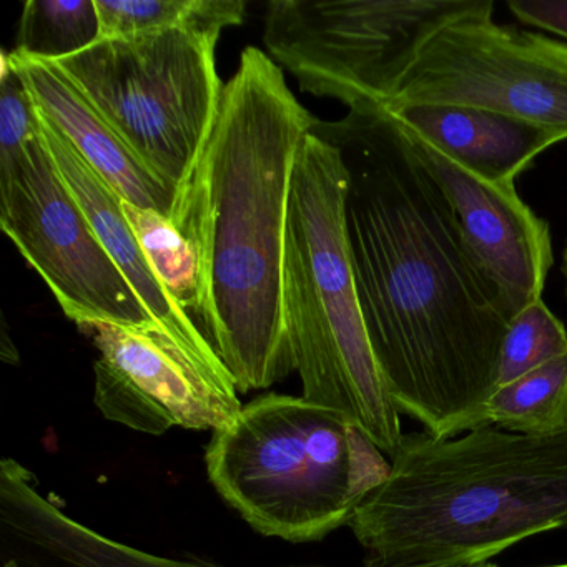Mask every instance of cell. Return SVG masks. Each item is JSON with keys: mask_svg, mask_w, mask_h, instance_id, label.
Instances as JSON below:
<instances>
[{"mask_svg": "<svg viewBox=\"0 0 567 567\" xmlns=\"http://www.w3.org/2000/svg\"><path fill=\"white\" fill-rule=\"evenodd\" d=\"M311 134L347 172L358 300L394 406L434 437L484 427L511 320L450 198L384 107L317 118Z\"/></svg>", "mask_w": 567, "mask_h": 567, "instance_id": "obj_1", "label": "cell"}, {"mask_svg": "<svg viewBox=\"0 0 567 567\" xmlns=\"http://www.w3.org/2000/svg\"><path fill=\"white\" fill-rule=\"evenodd\" d=\"M315 122L284 69L260 49H245L172 212L197 258L202 333L238 393L297 371L285 313V238L298 151Z\"/></svg>", "mask_w": 567, "mask_h": 567, "instance_id": "obj_2", "label": "cell"}, {"mask_svg": "<svg viewBox=\"0 0 567 567\" xmlns=\"http://www.w3.org/2000/svg\"><path fill=\"white\" fill-rule=\"evenodd\" d=\"M391 460L348 524L367 567H481L567 527V430L404 436Z\"/></svg>", "mask_w": 567, "mask_h": 567, "instance_id": "obj_3", "label": "cell"}, {"mask_svg": "<svg viewBox=\"0 0 567 567\" xmlns=\"http://www.w3.org/2000/svg\"><path fill=\"white\" fill-rule=\"evenodd\" d=\"M347 172L333 145L301 141L285 238V313L303 398L343 414L381 453L403 443L400 411L374 360L344 225Z\"/></svg>", "mask_w": 567, "mask_h": 567, "instance_id": "obj_4", "label": "cell"}, {"mask_svg": "<svg viewBox=\"0 0 567 567\" xmlns=\"http://www.w3.org/2000/svg\"><path fill=\"white\" fill-rule=\"evenodd\" d=\"M208 480L255 530L288 543L320 540L350 524L391 471L343 414L303 396L267 393L215 431Z\"/></svg>", "mask_w": 567, "mask_h": 567, "instance_id": "obj_5", "label": "cell"}, {"mask_svg": "<svg viewBox=\"0 0 567 567\" xmlns=\"http://www.w3.org/2000/svg\"><path fill=\"white\" fill-rule=\"evenodd\" d=\"M218 39L187 29L101 39L52 62L158 177L187 185L224 99Z\"/></svg>", "mask_w": 567, "mask_h": 567, "instance_id": "obj_6", "label": "cell"}, {"mask_svg": "<svg viewBox=\"0 0 567 567\" xmlns=\"http://www.w3.org/2000/svg\"><path fill=\"white\" fill-rule=\"evenodd\" d=\"M481 0H271L264 42L301 92L386 109L426 39Z\"/></svg>", "mask_w": 567, "mask_h": 567, "instance_id": "obj_7", "label": "cell"}, {"mask_svg": "<svg viewBox=\"0 0 567 567\" xmlns=\"http://www.w3.org/2000/svg\"><path fill=\"white\" fill-rule=\"evenodd\" d=\"M493 11V0H481L433 32L386 109H483L567 141V45L496 24Z\"/></svg>", "mask_w": 567, "mask_h": 567, "instance_id": "obj_8", "label": "cell"}, {"mask_svg": "<svg viewBox=\"0 0 567 567\" xmlns=\"http://www.w3.org/2000/svg\"><path fill=\"white\" fill-rule=\"evenodd\" d=\"M0 225L78 327L161 330L69 190L42 128L24 154L0 167Z\"/></svg>", "mask_w": 567, "mask_h": 567, "instance_id": "obj_9", "label": "cell"}, {"mask_svg": "<svg viewBox=\"0 0 567 567\" xmlns=\"http://www.w3.org/2000/svg\"><path fill=\"white\" fill-rule=\"evenodd\" d=\"M79 330L101 353L94 364V400L107 420L161 436L174 426L215 433L241 413L227 368L198 360L164 331L111 323Z\"/></svg>", "mask_w": 567, "mask_h": 567, "instance_id": "obj_10", "label": "cell"}, {"mask_svg": "<svg viewBox=\"0 0 567 567\" xmlns=\"http://www.w3.org/2000/svg\"><path fill=\"white\" fill-rule=\"evenodd\" d=\"M403 131L450 198L467 247L501 295L509 320L543 300L554 261L549 225L520 200L514 185L480 181L423 138Z\"/></svg>", "mask_w": 567, "mask_h": 567, "instance_id": "obj_11", "label": "cell"}, {"mask_svg": "<svg viewBox=\"0 0 567 567\" xmlns=\"http://www.w3.org/2000/svg\"><path fill=\"white\" fill-rule=\"evenodd\" d=\"M0 567H214L115 543L42 496L34 473L0 463Z\"/></svg>", "mask_w": 567, "mask_h": 567, "instance_id": "obj_12", "label": "cell"}, {"mask_svg": "<svg viewBox=\"0 0 567 567\" xmlns=\"http://www.w3.org/2000/svg\"><path fill=\"white\" fill-rule=\"evenodd\" d=\"M6 55L28 85L38 111L71 142L122 200L172 217L181 188L147 167L58 65L24 58L16 51Z\"/></svg>", "mask_w": 567, "mask_h": 567, "instance_id": "obj_13", "label": "cell"}, {"mask_svg": "<svg viewBox=\"0 0 567 567\" xmlns=\"http://www.w3.org/2000/svg\"><path fill=\"white\" fill-rule=\"evenodd\" d=\"M39 112V111H38ZM42 135L49 152L68 184L69 190L81 205L94 227L99 240L107 250L115 267L124 275L152 320L175 343L181 344L198 360L212 364H224L210 341L204 337L197 324L177 307L158 280L142 250L131 224L122 210V198L114 188L82 158L71 142L39 112ZM225 367V364H224Z\"/></svg>", "mask_w": 567, "mask_h": 567, "instance_id": "obj_14", "label": "cell"}, {"mask_svg": "<svg viewBox=\"0 0 567 567\" xmlns=\"http://www.w3.org/2000/svg\"><path fill=\"white\" fill-rule=\"evenodd\" d=\"M386 111L401 127L487 184L514 185L537 155L566 141L549 128L483 109L401 105Z\"/></svg>", "mask_w": 567, "mask_h": 567, "instance_id": "obj_15", "label": "cell"}, {"mask_svg": "<svg viewBox=\"0 0 567 567\" xmlns=\"http://www.w3.org/2000/svg\"><path fill=\"white\" fill-rule=\"evenodd\" d=\"M101 39L187 29L220 39L225 28L240 25L247 16L245 0H95Z\"/></svg>", "mask_w": 567, "mask_h": 567, "instance_id": "obj_16", "label": "cell"}, {"mask_svg": "<svg viewBox=\"0 0 567 567\" xmlns=\"http://www.w3.org/2000/svg\"><path fill=\"white\" fill-rule=\"evenodd\" d=\"M484 426L527 436L567 430V353L496 388L484 411Z\"/></svg>", "mask_w": 567, "mask_h": 567, "instance_id": "obj_17", "label": "cell"}, {"mask_svg": "<svg viewBox=\"0 0 567 567\" xmlns=\"http://www.w3.org/2000/svg\"><path fill=\"white\" fill-rule=\"evenodd\" d=\"M101 41L95 0H29L14 51L34 61L59 62Z\"/></svg>", "mask_w": 567, "mask_h": 567, "instance_id": "obj_18", "label": "cell"}, {"mask_svg": "<svg viewBox=\"0 0 567 567\" xmlns=\"http://www.w3.org/2000/svg\"><path fill=\"white\" fill-rule=\"evenodd\" d=\"M122 210L147 255L152 270L172 300L202 331L200 278L190 244L177 230L174 221L158 212L144 210L124 200Z\"/></svg>", "mask_w": 567, "mask_h": 567, "instance_id": "obj_19", "label": "cell"}, {"mask_svg": "<svg viewBox=\"0 0 567 567\" xmlns=\"http://www.w3.org/2000/svg\"><path fill=\"white\" fill-rule=\"evenodd\" d=\"M567 353V331L543 300L511 320L501 350L496 388Z\"/></svg>", "mask_w": 567, "mask_h": 567, "instance_id": "obj_20", "label": "cell"}, {"mask_svg": "<svg viewBox=\"0 0 567 567\" xmlns=\"http://www.w3.org/2000/svg\"><path fill=\"white\" fill-rule=\"evenodd\" d=\"M41 135V118L28 85L8 55L0 81V167L12 164Z\"/></svg>", "mask_w": 567, "mask_h": 567, "instance_id": "obj_21", "label": "cell"}, {"mask_svg": "<svg viewBox=\"0 0 567 567\" xmlns=\"http://www.w3.org/2000/svg\"><path fill=\"white\" fill-rule=\"evenodd\" d=\"M507 8L523 24L567 39V0H511Z\"/></svg>", "mask_w": 567, "mask_h": 567, "instance_id": "obj_22", "label": "cell"}, {"mask_svg": "<svg viewBox=\"0 0 567 567\" xmlns=\"http://www.w3.org/2000/svg\"><path fill=\"white\" fill-rule=\"evenodd\" d=\"M564 277H566V290H567V247L564 250V265H563Z\"/></svg>", "mask_w": 567, "mask_h": 567, "instance_id": "obj_23", "label": "cell"}, {"mask_svg": "<svg viewBox=\"0 0 567 567\" xmlns=\"http://www.w3.org/2000/svg\"><path fill=\"white\" fill-rule=\"evenodd\" d=\"M544 567H567V564H559V566H544Z\"/></svg>", "mask_w": 567, "mask_h": 567, "instance_id": "obj_24", "label": "cell"}, {"mask_svg": "<svg viewBox=\"0 0 567 567\" xmlns=\"http://www.w3.org/2000/svg\"><path fill=\"white\" fill-rule=\"evenodd\" d=\"M481 567H496V566H489V564H486V566H481Z\"/></svg>", "mask_w": 567, "mask_h": 567, "instance_id": "obj_25", "label": "cell"}]
</instances>
